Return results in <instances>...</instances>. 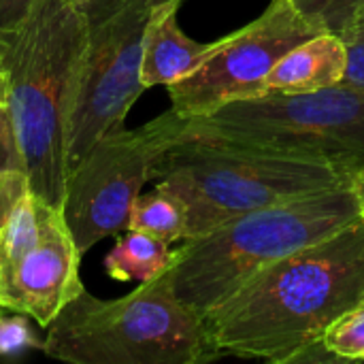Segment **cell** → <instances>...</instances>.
<instances>
[{"label":"cell","instance_id":"obj_1","mask_svg":"<svg viewBox=\"0 0 364 364\" xmlns=\"http://www.w3.org/2000/svg\"><path fill=\"white\" fill-rule=\"evenodd\" d=\"M364 303V220L292 252L205 316L215 352L273 364L339 363L326 328Z\"/></svg>","mask_w":364,"mask_h":364},{"label":"cell","instance_id":"obj_2","mask_svg":"<svg viewBox=\"0 0 364 364\" xmlns=\"http://www.w3.org/2000/svg\"><path fill=\"white\" fill-rule=\"evenodd\" d=\"M9 102L26 160L30 190L47 205H64L73 109L85 19L77 0H26L4 26Z\"/></svg>","mask_w":364,"mask_h":364},{"label":"cell","instance_id":"obj_3","mask_svg":"<svg viewBox=\"0 0 364 364\" xmlns=\"http://www.w3.org/2000/svg\"><path fill=\"white\" fill-rule=\"evenodd\" d=\"M360 220L352 186L232 218L183 239L166 269L175 296L203 320L273 262Z\"/></svg>","mask_w":364,"mask_h":364},{"label":"cell","instance_id":"obj_4","mask_svg":"<svg viewBox=\"0 0 364 364\" xmlns=\"http://www.w3.org/2000/svg\"><path fill=\"white\" fill-rule=\"evenodd\" d=\"M43 352L73 364H205L222 358L205 320L175 296L166 273L109 301L83 290L47 326Z\"/></svg>","mask_w":364,"mask_h":364},{"label":"cell","instance_id":"obj_5","mask_svg":"<svg viewBox=\"0 0 364 364\" xmlns=\"http://www.w3.org/2000/svg\"><path fill=\"white\" fill-rule=\"evenodd\" d=\"M151 179L186 205L190 239L258 209L352 186L354 175L322 162L186 136L160 156Z\"/></svg>","mask_w":364,"mask_h":364},{"label":"cell","instance_id":"obj_6","mask_svg":"<svg viewBox=\"0 0 364 364\" xmlns=\"http://www.w3.org/2000/svg\"><path fill=\"white\" fill-rule=\"evenodd\" d=\"M188 136L364 171V90L346 83L305 94H260L188 117Z\"/></svg>","mask_w":364,"mask_h":364},{"label":"cell","instance_id":"obj_7","mask_svg":"<svg viewBox=\"0 0 364 364\" xmlns=\"http://www.w3.org/2000/svg\"><path fill=\"white\" fill-rule=\"evenodd\" d=\"M85 19L77 87L66 130L68 173L90 149L124 128L145 92L141 62L154 0H77Z\"/></svg>","mask_w":364,"mask_h":364},{"label":"cell","instance_id":"obj_8","mask_svg":"<svg viewBox=\"0 0 364 364\" xmlns=\"http://www.w3.org/2000/svg\"><path fill=\"white\" fill-rule=\"evenodd\" d=\"M186 136L188 117L168 109L136 130L107 134L68 173L62 211L81 254L128 230L130 209L156 162Z\"/></svg>","mask_w":364,"mask_h":364},{"label":"cell","instance_id":"obj_9","mask_svg":"<svg viewBox=\"0 0 364 364\" xmlns=\"http://www.w3.org/2000/svg\"><path fill=\"white\" fill-rule=\"evenodd\" d=\"M81 256L64 211L30 190L0 230V307L47 328L85 290Z\"/></svg>","mask_w":364,"mask_h":364},{"label":"cell","instance_id":"obj_10","mask_svg":"<svg viewBox=\"0 0 364 364\" xmlns=\"http://www.w3.org/2000/svg\"><path fill=\"white\" fill-rule=\"evenodd\" d=\"M292 0H271L254 21L220 38L218 49L188 77L171 83V109L200 117L220 107L264 94L273 66L299 43L320 34Z\"/></svg>","mask_w":364,"mask_h":364},{"label":"cell","instance_id":"obj_11","mask_svg":"<svg viewBox=\"0 0 364 364\" xmlns=\"http://www.w3.org/2000/svg\"><path fill=\"white\" fill-rule=\"evenodd\" d=\"M183 0H162L154 4L141 62V81L145 90L154 85H171L194 73L220 45L218 41L200 43L190 38L179 21L177 13Z\"/></svg>","mask_w":364,"mask_h":364},{"label":"cell","instance_id":"obj_12","mask_svg":"<svg viewBox=\"0 0 364 364\" xmlns=\"http://www.w3.org/2000/svg\"><path fill=\"white\" fill-rule=\"evenodd\" d=\"M348 53L339 34L320 32L292 47L269 73L264 94H305L339 85L346 77Z\"/></svg>","mask_w":364,"mask_h":364},{"label":"cell","instance_id":"obj_13","mask_svg":"<svg viewBox=\"0 0 364 364\" xmlns=\"http://www.w3.org/2000/svg\"><path fill=\"white\" fill-rule=\"evenodd\" d=\"M171 260V243L139 230H124L105 256V271L117 282L143 284L166 273Z\"/></svg>","mask_w":364,"mask_h":364},{"label":"cell","instance_id":"obj_14","mask_svg":"<svg viewBox=\"0 0 364 364\" xmlns=\"http://www.w3.org/2000/svg\"><path fill=\"white\" fill-rule=\"evenodd\" d=\"M128 230H139L166 243L183 241L188 235V211L179 196L156 188L149 194H139L128 218Z\"/></svg>","mask_w":364,"mask_h":364},{"label":"cell","instance_id":"obj_15","mask_svg":"<svg viewBox=\"0 0 364 364\" xmlns=\"http://www.w3.org/2000/svg\"><path fill=\"white\" fill-rule=\"evenodd\" d=\"M30 192L23 151L19 145L9 98H0V230L17 203Z\"/></svg>","mask_w":364,"mask_h":364},{"label":"cell","instance_id":"obj_16","mask_svg":"<svg viewBox=\"0 0 364 364\" xmlns=\"http://www.w3.org/2000/svg\"><path fill=\"white\" fill-rule=\"evenodd\" d=\"M322 346L341 363L364 360V303L341 314L324 333Z\"/></svg>","mask_w":364,"mask_h":364},{"label":"cell","instance_id":"obj_17","mask_svg":"<svg viewBox=\"0 0 364 364\" xmlns=\"http://www.w3.org/2000/svg\"><path fill=\"white\" fill-rule=\"evenodd\" d=\"M292 4L322 32L341 34L364 0H292Z\"/></svg>","mask_w":364,"mask_h":364},{"label":"cell","instance_id":"obj_18","mask_svg":"<svg viewBox=\"0 0 364 364\" xmlns=\"http://www.w3.org/2000/svg\"><path fill=\"white\" fill-rule=\"evenodd\" d=\"M339 36L348 53V68L341 83L364 90V6H360V11L352 17V21Z\"/></svg>","mask_w":364,"mask_h":364},{"label":"cell","instance_id":"obj_19","mask_svg":"<svg viewBox=\"0 0 364 364\" xmlns=\"http://www.w3.org/2000/svg\"><path fill=\"white\" fill-rule=\"evenodd\" d=\"M4 311L6 309L0 307V356H15L30 348H43L23 314L6 316Z\"/></svg>","mask_w":364,"mask_h":364},{"label":"cell","instance_id":"obj_20","mask_svg":"<svg viewBox=\"0 0 364 364\" xmlns=\"http://www.w3.org/2000/svg\"><path fill=\"white\" fill-rule=\"evenodd\" d=\"M352 190L356 194V200H358V209H360V218L364 220V171L356 173L354 179H352Z\"/></svg>","mask_w":364,"mask_h":364},{"label":"cell","instance_id":"obj_21","mask_svg":"<svg viewBox=\"0 0 364 364\" xmlns=\"http://www.w3.org/2000/svg\"><path fill=\"white\" fill-rule=\"evenodd\" d=\"M4 2H6V0H0V13H2V11H4V6H2V4H4ZM4 23H9V21H0V28H2V26H4Z\"/></svg>","mask_w":364,"mask_h":364},{"label":"cell","instance_id":"obj_22","mask_svg":"<svg viewBox=\"0 0 364 364\" xmlns=\"http://www.w3.org/2000/svg\"><path fill=\"white\" fill-rule=\"evenodd\" d=\"M154 2H162V0H154Z\"/></svg>","mask_w":364,"mask_h":364}]
</instances>
